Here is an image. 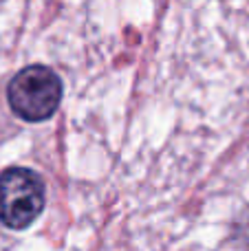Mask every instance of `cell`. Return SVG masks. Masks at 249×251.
I'll return each mask as SVG.
<instances>
[{
    "mask_svg": "<svg viewBox=\"0 0 249 251\" xmlns=\"http://www.w3.org/2000/svg\"><path fill=\"white\" fill-rule=\"evenodd\" d=\"M62 79L44 64H31L18 71L7 86V101L18 119L40 124L53 117L62 101Z\"/></svg>",
    "mask_w": 249,
    "mask_h": 251,
    "instance_id": "1",
    "label": "cell"
},
{
    "mask_svg": "<svg viewBox=\"0 0 249 251\" xmlns=\"http://www.w3.org/2000/svg\"><path fill=\"white\" fill-rule=\"evenodd\" d=\"M47 203L44 181L29 168H7L0 174V223L22 231L35 223Z\"/></svg>",
    "mask_w": 249,
    "mask_h": 251,
    "instance_id": "2",
    "label": "cell"
},
{
    "mask_svg": "<svg viewBox=\"0 0 249 251\" xmlns=\"http://www.w3.org/2000/svg\"><path fill=\"white\" fill-rule=\"evenodd\" d=\"M236 236L249 247V212L245 214V218H243V221L236 225Z\"/></svg>",
    "mask_w": 249,
    "mask_h": 251,
    "instance_id": "3",
    "label": "cell"
}]
</instances>
